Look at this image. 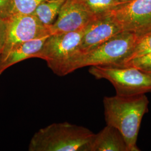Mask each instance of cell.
Listing matches in <instances>:
<instances>
[{"mask_svg": "<svg viewBox=\"0 0 151 151\" xmlns=\"http://www.w3.org/2000/svg\"><path fill=\"white\" fill-rule=\"evenodd\" d=\"M49 35V27L45 26L33 14H15L8 17L2 63L11 50L19 44Z\"/></svg>", "mask_w": 151, "mask_h": 151, "instance_id": "obj_6", "label": "cell"}, {"mask_svg": "<svg viewBox=\"0 0 151 151\" xmlns=\"http://www.w3.org/2000/svg\"><path fill=\"white\" fill-rule=\"evenodd\" d=\"M123 32L110 13L97 17L84 28L78 53L95 48Z\"/></svg>", "mask_w": 151, "mask_h": 151, "instance_id": "obj_9", "label": "cell"}, {"mask_svg": "<svg viewBox=\"0 0 151 151\" xmlns=\"http://www.w3.org/2000/svg\"><path fill=\"white\" fill-rule=\"evenodd\" d=\"M96 17L78 0H66L49 27L50 35L81 30Z\"/></svg>", "mask_w": 151, "mask_h": 151, "instance_id": "obj_8", "label": "cell"}, {"mask_svg": "<svg viewBox=\"0 0 151 151\" xmlns=\"http://www.w3.org/2000/svg\"><path fill=\"white\" fill-rule=\"evenodd\" d=\"M147 74H148L151 77V72H150V73H147Z\"/></svg>", "mask_w": 151, "mask_h": 151, "instance_id": "obj_20", "label": "cell"}, {"mask_svg": "<svg viewBox=\"0 0 151 151\" xmlns=\"http://www.w3.org/2000/svg\"><path fill=\"white\" fill-rule=\"evenodd\" d=\"M150 53H151V31L139 36L129 54L120 62L113 65L123 63Z\"/></svg>", "mask_w": 151, "mask_h": 151, "instance_id": "obj_14", "label": "cell"}, {"mask_svg": "<svg viewBox=\"0 0 151 151\" xmlns=\"http://www.w3.org/2000/svg\"><path fill=\"white\" fill-rule=\"evenodd\" d=\"M83 29L49 35L37 58L46 61L55 74L62 76L66 64L79 52Z\"/></svg>", "mask_w": 151, "mask_h": 151, "instance_id": "obj_5", "label": "cell"}, {"mask_svg": "<svg viewBox=\"0 0 151 151\" xmlns=\"http://www.w3.org/2000/svg\"><path fill=\"white\" fill-rule=\"evenodd\" d=\"M110 13L123 32L140 36L151 31V0H132Z\"/></svg>", "mask_w": 151, "mask_h": 151, "instance_id": "obj_7", "label": "cell"}, {"mask_svg": "<svg viewBox=\"0 0 151 151\" xmlns=\"http://www.w3.org/2000/svg\"><path fill=\"white\" fill-rule=\"evenodd\" d=\"M48 36L32 39L16 46L4 60L0 68V75L6 69L13 65L29 58H37Z\"/></svg>", "mask_w": 151, "mask_h": 151, "instance_id": "obj_10", "label": "cell"}, {"mask_svg": "<svg viewBox=\"0 0 151 151\" xmlns=\"http://www.w3.org/2000/svg\"><path fill=\"white\" fill-rule=\"evenodd\" d=\"M95 134L87 128L67 122L55 123L38 130L29 151H90Z\"/></svg>", "mask_w": 151, "mask_h": 151, "instance_id": "obj_2", "label": "cell"}, {"mask_svg": "<svg viewBox=\"0 0 151 151\" xmlns=\"http://www.w3.org/2000/svg\"><path fill=\"white\" fill-rule=\"evenodd\" d=\"M90 151H129L122 133L115 127L106 125L95 134Z\"/></svg>", "mask_w": 151, "mask_h": 151, "instance_id": "obj_11", "label": "cell"}, {"mask_svg": "<svg viewBox=\"0 0 151 151\" xmlns=\"http://www.w3.org/2000/svg\"><path fill=\"white\" fill-rule=\"evenodd\" d=\"M110 65L132 67L146 73H149L151 72V53L135 58L123 63Z\"/></svg>", "mask_w": 151, "mask_h": 151, "instance_id": "obj_16", "label": "cell"}, {"mask_svg": "<svg viewBox=\"0 0 151 151\" xmlns=\"http://www.w3.org/2000/svg\"><path fill=\"white\" fill-rule=\"evenodd\" d=\"M7 32V17H0V68L2 63Z\"/></svg>", "mask_w": 151, "mask_h": 151, "instance_id": "obj_17", "label": "cell"}, {"mask_svg": "<svg viewBox=\"0 0 151 151\" xmlns=\"http://www.w3.org/2000/svg\"><path fill=\"white\" fill-rule=\"evenodd\" d=\"M87 9L96 16H103L125 4L119 0H78Z\"/></svg>", "mask_w": 151, "mask_h": 151, "instance_id": "obj_13", "label": "cell"}, {"mask_svg": "<svg viewBox=\"0 0 151 151\" xmlns=\"http://www.w3.org/2000/svg\"><path fill=\"white\" fill-rule=\"evenodd\" d=\"M88 72L96 79L109 81L118 96H130L151 92V76L134 68L95 65L90 66Z\"/></svg>", "mask_w": 151, "mask_h": 151, "instance_id": "obj_4", "label": "cell"}, {"mask_svg": "<svg viewBox=\"0 0 151 151\" xmlns=\"http://www.w3.org/2000/svg\"><path fill=\"white\" fill-rule=\"evenodd\" d=\"M45 0H11L10 16L15 14H32Z\"/></svg>", "mask_w": 151, "mask_h": 151, "instance_id": "obj_15", "label": "cell"}, {"mask_svg": "<svg viewBox=\"0 0 151 151\" xmlns=\"http://www.w3.org/2000/svg\"><path fill=\"white\" fill-rule=\"evenodd\" d=\"M119 1H121V2H122L126 3V2H128L131 1H132V0H119Z\"/></svg>", "mask_w": 151, "mask_h": 151, "instance_id": "obj_19", "label": "cell"}, {"mask_svg": "<svg viewBox=\"0 0 151 151\" xmlns=\"http://www.w3.org/2000/svg\"><path fill=\"white\" fill-rule=\"evenodd\" d=\"M11 0H0V17L7 18L10 16Z\"/></svg>", "mask_w": 151, "mask_h": 151, "instance_id": "obj_18", "label": "cell"}, {"mask_svg": "<svg viewBox=\"0 0 151 151\" xmlns=\"http://www.w3.org/2000/svg\"><path fill=\"white\" fill-rule=\"evenodd\" d=\"M65 1L45 0L38 5L32 14L45 26L49 27L55 21Z\"/></svg>", "mask_w": 151, "mask_h": 151, "instance_id": "obj_12", "label": "cell"}, {"mask_svg": "<svg viewBox=\"0 0 151 151\" xmlns=\"http://www.w3.org/2000/svg\"><path fill=\"white\" fill-rule=\"evenodd\" d=\"M103 104L106 125L122 133L129 151H140L137 142L142 120L148 111L149 101L146 94L105 96Z\"/></svg>", "mask_w": 151, "mask_h": 151, "instance_id": "obj_1", "label": "cell"}, {"mask_svg": "<svg viewBox=\"0 0 151 151\" xmlns=\"http://www.w3.org/2000/svg\"><path fill=\"white\" fill-rule=\"evenodd\" d=\"M139 37L134 33L123 32L95 48L76 54L65 65L62 76L87 66L113 65L118 63L129 54Z\"/></svg>", "mask_w": 151, "mask_h": 151, "instance_id": "obj_3", "label": "cell"}]
</instances>
